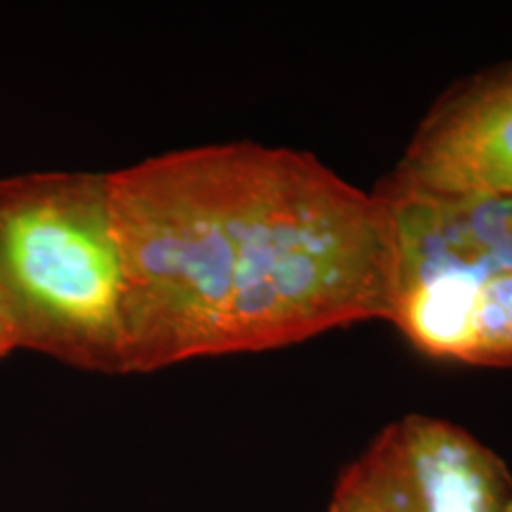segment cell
<instances>
[{
	"label": "cell",
	"mask_w": 512,
	"mask_h": 512,
	"mask_svg": "<svg viewBox=\"0 0 512 512\" xmlns=\"http://www.w3.org/2000/svg\"><path fill=\"white\" fill-rule=\"evenodd\" d=\"M372 192L393 247L385 321L431 359L512 366V196L437 192L393 171Z\"/></svg>",
	"instance_id": "cell-4"
},
{
	"label": "cell",
	"mask_w": 512,
	"mask_h": 512,
	"mask_svg": "<svg viewBox=\"0 0 512 512\" xmlns=\"http://www.w3.org/2000/svg\"><path fill=\"white\" fill-rule=\"evenodd\" d=\"M393 173L437 192L512 196V61L442 93Z\"/></svg>",
	"instance_id": "cell-6"
},
{
	"label": "cell",
	"mask_w": 512,
	"mask_h": 512,
	"mask_svg": "<svg viewBox=\"0 0 512 512\" xmlns=\"http://www.w3.org/2000/svg\"><path fill=\"white\" fill-rule=\"evenodd\" d=\"M232 181V145L109 173L128 281L129 372L226 355Z\"/></svg>",
	"instance_id": "cell-2"
},
{
	"label": "cell",
	"mask_w": 512,
	"mask_h": 512,
	"mask_svg": "<svg viewBox=\"0 0 512 512\" xmlns=\"http://www.w3.org/2000/svg\"><path fill=\"white\" fill-rule=\"evenodd\" d=\"M226 353L387 319L393 247L384 205L306 152L236 143Z\"/></svg>",
	"instance_id": "cell-1"
},
{
	"label": "cell",
	"mask_w": 512,
	"mask_h": 512,
	"mask_svg": "<svg viewBox=\"0 0 512 512\" xmlns=\"http://www.w3.org/2000/svg\"><path fill=\"white\" fill-rule=\"evenodd\" d=\"M0 308L18 348L129 372L128 281L109 175L0 181Z\"/></svg>",
	"instance_id": "cell-3"
},
{
	"label": "cell",
	"mask_w": 512,
	"mask_h": 512,
	"mask_svg": "<svg viewBox=\"0 0 512 512\" xmlns=\"http://www.w3.org/2000/svg\"><path fill=\"white\" fill-rule=\"evenodd\" d=\"M329 512H512V475L463 427L410 414L342 473Z\"/></svg>",
	"instance_id": "cell-5"
},
{
	"label": "cell",
	"mask_w": 512,
	"mask_h": 512,
	"mask_svg": "<svg viewBox=\"0 0 512 512\" xmlns=\"http://www.w3.org/2000/svg\"><path fill=\"white\" fill-rule=\"evenodd\" d=\"M16 348H18V346H16L14 334H12V329H10L8 321H6L4 311L0 308V359H4L12 349Z\"/></svg>",
	"instance_id": "cell-7"
}]
</instances>
